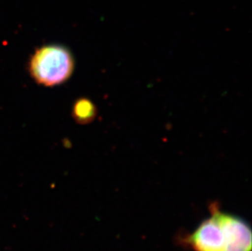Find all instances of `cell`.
I'll return each instance as SVG.
<instances>
[{
    "label": "cell",
    "instance_id": "3957f363",
    "mask_svg": "<svg viewBox=\"0 0 252 251\" xmlns=\"http://www.w3.org/2000/svg\"><path fill=\"white\" fill-rule=\"evenodd\" d=\"M97 109L93 101L87 98H80L74 103L72 115L74 120L79 124H90L96 118Z\"/></svg>",
    "mask_w": 252,
    "mask_h": 251
},
{
    "label": "cell",
    "instance_id": "7a4b0ae2",
    "mask_svg": "<svg viewBox=\"0 0 252 251\" xmlns=\"http://www.w3.org/2000/svg\"><path fill=\"white\" fill-rule=\"evenodd\" d=\"M28 69L31 78L39 85H61L66 82L74 72V57L64 46H43L31 55Z\"/></svg>",
    "mask_w": 252,
    "mask_h": 251
},
{
    "label": "cell",
    "instance_id": "6da1fadb",
    "mask_svg": "<svg viewBox=\"0 0 252 251\" xmlns=\"http://www.w3.org/2000/svg\"><path fill=\"white\" fill-rule=\"evenodd\" d=\"M182 242L193 251H252V228L244 219L214 204L209 217Z\"/></svg>",
    "mask_w": 252,
    "mask_h": 251
}]
</instances>
